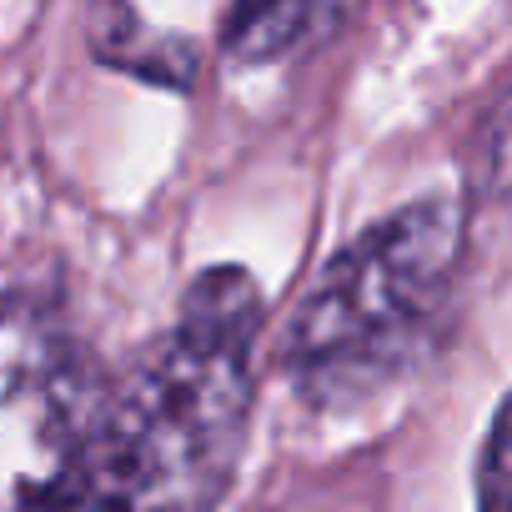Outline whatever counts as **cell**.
Listing matches in <instances>:
<instances>
[{
  "label": "cell",
  "instance_id": "2",
  "mask_svg": "<svg viewBox=\"0 0 512 512\" xmlns=\"http://www.w3.org/2000/svg\"><path fill=\"white\" fill-rule=\"evenodd\" d=\"M467 226L452 201H412L372 221L302 297L282 372L307 407L347 412L422 367L447 322Z\"/></svg>",
  "mask_w": 512,
  "mask_h": 512
},
{
  "label": "cell",
  "instance_id": "5",
  "mask_svg": "<svg viewBox=\"0 0 512 512\" xmlns=\"http://www.w3.org/2000/svg\"><path fill=\"white\" fill-rule=\"evenodd\" d=\"M91 51L106 66H116L126 76H141V81H156V86H186L191 66H196L191 51L176 36H151L126 0H96Z\"/></svg>",
  "mask_w": 512,
  "mask_h": 512
},
{
  "label": "cell",
  "instance_id": "4",
  "mask_svg": "<svg viewBox=\"0 0 512 512\" xmlns=\"http://www.w3.org/2000/svg\"><path fill=\"white\" fill-rule=\"evenodd\" d=\"M357 0H226L221 51L236 66H282L342 31Z\"/></svg>",
  "mask_w": 512,
  "mask_h": 512
},
{
  "label": "cell",
  "instance_id": "1",
  "mask_svg": "<svg viewBox=\"0 0 512 512\" xmlns=\"http://www.w3.org/2000/svg\"><path fill=\"white\" fill-rule=\"evenodd\" d=\"M267 307L241 267H206L176 322L96 397L81 502L211 507L236 477Z\"/></svg>",
  "mask_w": 512,
  "mask_h": 512
},
{
  "label": "cell",
  "instance_id": "6",
  "mask_svg": "<svg viewBox=\"0 0 512 512\" xmlns=\"http://www.w3.org/2000/svg\"><path fill=\"white\" fill-rule=\"evenodd\" d=\"M502 452H507V417L497 412L482 437V457H477V502L482 507H502V482H507Z\"/></svg>",
  "mask_w": 512,
  "mask_h": 512
},
{
  "label": "cell",
  "instance_id": "3",
  "mask_svg": "<svg viewBox=\"0 0 512 512\" xmlns=\"http://www.w3.org/2000/svg\"><path fill=\"white\" fill-rule=\"evenodd\" d=\"M96 397L66 317L36 292L0 297V507L81 502Z\"/></svg>",
  "mask_w": 512,
  "mask_h": 512
}]
</instances>
